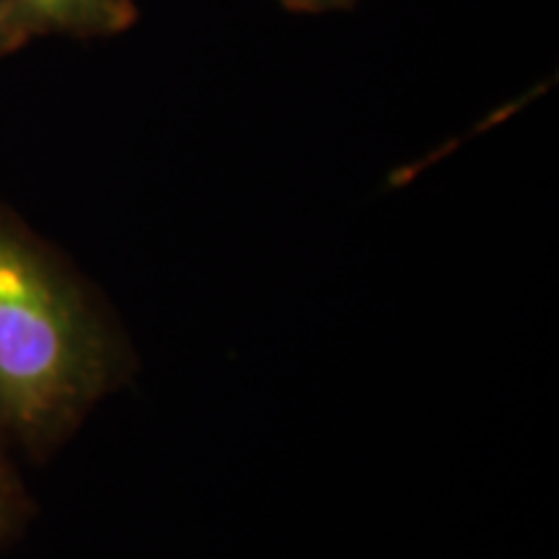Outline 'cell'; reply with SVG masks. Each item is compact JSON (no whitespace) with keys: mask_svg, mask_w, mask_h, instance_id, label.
<instances>
[{"mask_svg":"<svg viewBox=\"0 0 559 559\" xmlns=\"http://www.w3.org/2000/svg\"><path fill=\"white\" fill-rule=\"evenodd\" d=\"M130 373L86 283L0 205V436L45 459Z\"/></svg>","mask_w":559,"mask_h":559,"instance_id":"1","label":"cell"},{"mask_svg":"<svg viewBox=\"0 0 559 559\" xmlns=\"http://www.w3.org/2000/svg\"><path fill=\"white\" fill-rule=\"evenodd\" d=\"M26 45L39 37L102 39L138 24L135 0H5Z\"/></svg>","mask_w":559,"mask_h":559,"instance_id":"2","label":"cell"},{"mask_svg":"<svg viewBox=\"0 0 559 559\" xmlns=\"http://www.w3.org/2000/svg\"><path fill=\"white\" fill-rule=\"evenodd\" d=\"M32 502L9 461V449H0V549L11 544L29 521Z\"/></svg>","mask_w":559,"mask_h":559,"instance_id":"3","label":"cell"},{"mask_svg":"<svg viewBox=\"0 0 559 559\" xmlns=\"http://www.w3.org/2000/svg\"><path fill=\"white\" fill-rule=\"evenodd\" d=\"M24 45H26L24 37H21L19 29L13 26V21H11L9 5H5V0H0V58L21 50Z\"/></svg>","mask_w":559,"mask_h":559,"instance_id":"4","label":"cell"},{"mask_svg":"<svg viewBox=\"0 0 559 559\" xmlns=\"http://www.w3.org/2000/svg\"><path fill=\"white\" fill-rule=\"evenodd\" d=\"M285 9L298 11V13H324V11H340L347 5L358 3V0H277Z\"/></svg>","mask_w":559,"mask_h":559,"instance_id":"5","label":"cell"},{"mask_svg":"<svg viewBox=\"0 0 559 559\" xmlns=\"http://www.w3.org/2000/svg\"><path fill=\"white\" fill-rule=\"evenodd\" d=\"M0 449H9V443H5L3 436H0Z\"/></svg>","mask_w":559,"mask_h":559,"instance_id":"6","label":"cell"}]
</instances>
